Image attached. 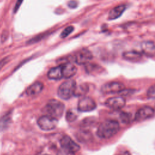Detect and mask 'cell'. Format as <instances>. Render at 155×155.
<instances>
[{
  "instance_id": "obj_2",
  "label": "cell",
  "mask_w": 155,
  "mask_h": 155,
  "mask_svg": "<svg viewBox=\"0 0 155 155\" xmlns=\"http://www.w3.org/2000/svg\"><path fill=\"white\" fill-rule=\"evenodd\" d=\"M64 109L63 103L56 99H51L45 105L44 111L46 115L58 119L62 116Z\"/></svg>"
},
{
  "instance_id": "obj_26",
  "label": "cell",
  "mask_w": 155,
  "mask_h": 155,
  "mask_svg": "<svg viewBox=\"0 0 155 155\" xmlns=\"http://www.w3.org/2000/svg\"><path fill=\"white\" fill-rule=\"evenodd\" d=\"M23 1H24V0H17V1H16V4H15V5L14 10H13L15 13V12H16L18 10V9H19V8L20 7L21 5L22 4V3Z\"/></svg>"
},
{
  "instance_id": "obj_15",
  "label": "cell",
  "mask_w": 155,
  "mask_h": 155,
  "mask_svg": "<svg viewBox=\"0 0 155 155\" xmlns=\"http://www.w3.org/2000/svg\"><path fill=\"white\" fill-rule=\"evenodd\" d=\"M47 76L50 79L59 80L63 78L62 65H60L57 67H53L49 70L47 73Z\"/></svg>"
},
{
  "instance_id": "obj_9",
  "label": "cell",
  "mask_w": 155,
  "mask_h": 155,
  "mask_svg": "<svg viewBox=\"0 0 155 155\" xmlns=\"http://www.w3.org/2000/svg\"><path fill=\"white\" fill-rule=\"evenodd\" d=\"M60 145L62 148L73 153L78 151L80 149L79 145L76 143L68 136L65 135L60 140Z\"/></svg>"
},
{
  "instance_id": "obj_27",
  "label": "cell",
  "mask_w": 155,
  "mask_h": 155,
  "mask_svg": "<svg viewBox=\"0 0 155 155\" xmlns=\"http://www.w3.org/2000/svg\"><path fill=\"white\" fill-rule=\"evenodd\" d=\"M8 58H5L0 61V70L1 68L8 62Z\"/></svg>"
},
{
  "instance_id": "obj_17",
  "label": "cell",
  "mask_w": 155,
  "mask_h": 155,
  "mask_svg": "<svg viewBox=\"0 0 155 155\" xmlns=\"http://www.w3.org/2000/svg\"><path fill=\"white\" fill-rule=\"evenodd\" d=\"M88 86L85 84H81L76 85L74 93V96H82L85 94L88 91Z\"/></svg>"
},
{
  "instance_id": "obj_11",
  "label": "cell",
  "mask_w": 155,
  "mask_h": 155,
  "mask_svg": "<svg viewBox=\"0 0 155 155\" xmlns=\"http://www.w3.org/2000/svg\"><path fill=\"white\" fill-rule=\"evenodd\" d=\"M141 50L142 53L147 56H155V43L153 41H145L141 43Z\"/></svg>"
},
{
  "instance_id": "obj_29",
  "label": "cell",
  "mask_w": 155,
  "mask_h": 155,
  "mask_svg": "<svg viewBox=\"0 0 155 155\" xmlns=\"http://www.w3.org/2000/svg\"><path fill=\"white\" fill-rule=\"evenodd\" d=\"M41 155H49V154H41Z\"/></svg>"
},
{
  "instance_id": "obj_31",
  "label": "cell",
  "mask_w": 155,
  "mask_h": 155,
  "mask_svg": "<svg viewBox=\"0 0 155 155\" xmlns=\"http://www.w3.org/2000/svg\"><path fill=\"white\" fill-rule=\"evenodd\" d=\"M154 42V43H155V42Z\"/></svg>"
},
{
  "instance_id": "obj_24",
  "label": "cell",
  "mask_w": 155,
  "mask_h": 155,
  "mask_svg": "<svg viewBox=\"0 0 155 155\" xmlns=\"http://www.w3.org/2000/svg\"><path fill=\"white\" fill-rule=\"evenodd\" d=\"M120 119L122 120V121L123 122L127 123L129 120L128 115L127 113H122V114L120 113Z\"/></svg>"
},
{
  "instance_id": "obj_13",
  "label": "cell",
  "mask_w": 155,
  "mask_h": 155,
  "mask_svg": "<svg viewBox=\"0 0 155 155\" xmlns=\"http://www.w3.org/2000/svg\"><path fill=\"white\" fill-rule=\"evenodd\" d=\"M126 9V6L124 4L119 5L112 8L108 13V19L114 20L119 18Z\"/></svg>"
},
{
  "instance_id": "obj_5",
  "label": "cell",
  "mask_w": 155,
  "mask_h": 155,
  "mask_svg": "<svg viewBox=\"0 0 155 155\" xmlns=\"http://www.w3.org/2000/svg\"><path fill=\"white\" fill-rule=\"evenodd\" d=\"M125 88L124 85L116 81L108 82L104 84L101 87V92L105 94L121 93Z\"/></svg>"
},
{
  "instance_id": "obj_16",
  "label": "cell",
  "mask_w": 155,
  "mask_h": 155,
  "mask_svg": "<svg viewBox=\"0 0 155 155\" xmlns=\"http://www.w3.org/2000/svg\"><path fill=\"white\" fill-rule=\"evenodd\" d=\"M123 58L130 61H136L139 60L142 55V53L137 51H125L122 54Z\"/></svg>"
},
{
  "instance_id": "obj_28",
  "label": "cell",
  "mask_w": 155,
  "mask_h": 155,
  "mask_svg": "<svg viewBox=\"0 0 155 155\" xmlns=\"http://www.w3.org/2000/svg\"><path fill=\"white\" fill-rule=\"evenodd\" d=\"M77 5H78V2L76 1H73V0L69 1L68 3V7L70 8H75L77 6Z\"/></svg>"
},
{
  "instance_id": "obj_10",
  "label": "cell",
  "mask_w": 155,
  "mask_h": 155,
  "mask_svg": "<svg viewBox=\"0 0 155 155\" xmlns=\"http://www.w3.org/2000/svg\"><path fill=\"white\" fill-rule=\"evenodd\" d=\"M125 103V99L122 96H115L108 98L105 102V105L111 109L119 110L123 108Z\"/></svg>"
},
{
  "instance_id": "obj_30",
  "label": "cell",
  "mask_w": 155,
  "mask_h": 155,
  "mask_svg": "<svg viewBox=\"0 0 155 155\" xmlns=\"http://www.w3.org/2000/svg\"><path fill=\"white\" fill-rule=\"evenodd\" d=\"M154 110H155V105H154Z\"/></svg>"
},
{
  "instance_id": "obj_14",
  "label": "cell",
  "mask_w": 155,
  "mask_h": 155,
  "mask_svg": "<svg viewBox=\"0 0 155 155\" xmlns=\"http://www.w3.org/2000/svg\"><path fill=\"white\" fill-rule=\"evenodd\" d=\"M44 85L41 82H36L30 85L26 90V93L28 96H35L41 92Z\"/></svg>"
},
{
  "instance_id": "obj_8",
  "label": "cell",
  "mask_w": 155,
  "mask_h": 155,
  "mask_svg": "<svg viewBox=\"0 0 155 155\" xmlns=\"http://www.w3.org/2000/svg\"><path fill=\"white\" fill-rule=\"evenodd\" d=\"M154 109L150 106H144L136 111L134 120L137 122H141L151 118L154 116Z\"/></svg>"
},
{
  "instance_id": "obj_3",
  "label": "cell",
  "mask_w": 155,
  "mask_h": 155,
  "mask_svg": "<svg viewBox=\"0 0 155 155\" xmlns=\"http://www.w3.org/2000/svg\"><path fill=\"white\" fill-rule=\"evenodd\" d=\"M76 86V82L73 80H68L63 82L58 89V96L64 100L69 99L74 96Z\"/></svg>"
},
{
  "instance_id": "obj_21",
  "label": "cell",
  "mask_w": 155,
  "mask_h": 155,
  "mask_svg": "<svg viewBox=\"0 0 155 155\" xmlns=\"http://www.w3.org/2000/svg\"><path fill=\"white\" fill-rule=\"evenodd\" d=\"M73 30H74V27L71 25L67 27L62 31V33L61 34V38H65L67 37L70 34H71L73 32Z\"/></svg>"
},
{
  "instance_id": "obj_6",
  "label": "cell",
  "mask_w": 155,
  "mask_h": 155,
  "mask_svg": "<svg viewBox=\"0 0 155 155\" xmlns=\"http://www.w3.org/2000/svg\"><path fill=\"white\" fill-rule=\"evenodd\" d=\"M93 58L91 51L87 48H82L77 51L74 56V61L79 65L87 64Z\"/></svg>"
},
{
  "instance_id": "obj_18",
  "label": "cell",
  "mask_w": 155,
  "mask_h": 155,
  "mask_svg": "<svg viewBox=\"0 0 155 155\" xmlns=\"http://www.w3.org/2000/svg\"><path fill=\"white\" fill-rule=\"evenodd\" d=\"M10 116L9 114H7L0 118V131L5 130L10 122Z\"/></svg>"
},
{
  "instance_id": "obj_7",
  "label": "cell",
  "mask_w": 155,
  "mask_h": 155,
  "mask_svg": "<svg viewBox=\"0 0 155 155\" xmlns=\"http://www.w3.org/2000/svg\"><path fill=\"white\" fill-rule=\"evenodd\" d=\"M96 108L95 101L90 97L81 98L78 104V110L81 112H88L94 110Z\"/></svg>"
},
{
  "instance_id": "obj_20",
  "label": "cell",
  "mask_w": 155,
  "mask_h": 155,
  "mask_svg": "<svg viewBox=\"0 0 155 155\" xmlns=\"http://www.w3.org/2000/svg\"><path fill=\"white\" fill-rule=\"evenodd\" d=\"M78 114L71 110H69L66 113V119L68 122H73L76 119Z\"/></svg>"
},
{
  "instance_id": "obj_19",
  "label": "cell",
  "mask_w": 155,
  "mask_h": 155,
  "mask_svg": "<svg viewBox=\"0 0 155 155\" xmlns=\"http://www.w3.org/2000/svg\"><path fill=\"white\" fill-rule=\"evenodd\" d=\"M50 34V32H44V33H41L39 35H38L36 36H35V37L30 39L27 42V43L28 44H33L36 42H38L39 41H40L41 40L43 39L44 38H45V37H47L48 35H49Z\"/></svg>"
},
{
  "instance_id": "obj_22",
  "label": "cell",
  "mask_w": 155,
  "mask_h": 155,
  "mask_svg": "<svg viewBox=\"0 0 155 155\" xmlns=\"http://www.w3.org/2000/svg\"><path fill=\"white\" fill-rule=\"evenodd\" d=\"M147 95L150 99H155V84L151 85L147 90Z\"/></svg>"
},
{
  "instance_id": "obj_23",
  "label": "cell",
  "mask_w": 155,
  "mask_h": 155,
  "mask_svg": "<svg viewBox=\"0 0 155 155\" xmlns=\"http://www.w3.org/2000/svg\"><path fill=\"white\" fill-rule=\"evenodd\" d=\"M57 155H74V154L73 152L62 148L61 150H59V151L57 153Z\"/></svg>"
},
{
  "instance_id": "obj_4",
  "label": "cell",
  "mask_w": 155,
  "mask_h": 155,
  "mask_svg": "<svg viewBox=\"0 0 155 155\" xmlns=\"http://www.w3.org/2000/svg\"><path fill=\"white\" fill-rule=\"evenodd\" d=\"M58 123L57 119L44 115L39 117L37 120V124L39 127L44 131H50L56 128Z\"/></svg>"
},
{
  "instance_id": "obj_12",
  "label": "cell",
  "mask_w": 155,
  "mask_h": 155,
  "mask_svg": "<svg viewBox=\"0 0 155 155\" xmlns=\"http://www.w3.org/2000/svg\"><path fill=\"white\" fill-rule=\"evenodd\" d=\"M62 65V71L63 78L69 79L73 77L77 72V68L70 62H67Z\"/></svg>"
},
{
  "instance_id": "obj_1",
  "label": "cell",
  "mask_w": 155,
  "mask_h": 155,
  "mask_svg": "<svg viewBox=\"0 0 155 155\" xmlns=\"http://www.w3.org/2000/svg\"><path fill=\"white\" fill-rule=\"evenodd\" d=\"M119 129V124L116 120L108 119L99 125L96 134L101 139H109L116 134Z\"/></svg>"
},
{
  "instance_id": "obj_25",
  "label": "cell",
  "mask_w": 155,
  "mask_h": 155,
  "mask_svg": "<svg viewBox=\"0 0 155 155\" xmlns=\"http://www.w3.org/2000/svg\"><path fill=\"white\" fill-rule=\"evenodd\" d=\"M8 33L7 30H4L1 34V40L2 42H4L6 41V39L8 38Z\"/></svg>"
}]
</instances>
